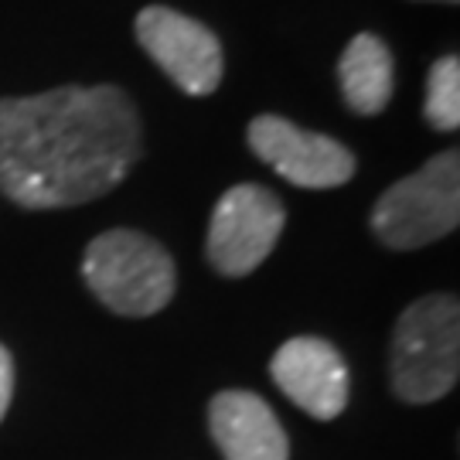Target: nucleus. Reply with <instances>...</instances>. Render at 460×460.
I'll return each mask as SVG.
<instances>
[{
    "label": "nucleus",
    "instance_id": "1",
    "mask_svg": "<svg viewBox=\"0 0 460 460\" xmlns=\"http://www.w3.org/2000/svg\"><path fill=\"white\" fill-rule=\"evenodd\" d=\"M140 154V113L119 85L0 99V195L21 208L49 212L110 195Z\"/></svg>",
    "mask_w": 460,
    "mask_h": 460
},
{
    "label": "nucleus",
    "instance_id": "2",
    "mask_svg": "<svg viewBox=\"0 0 460 460\" xmlns=\"http://www.w3.org/2000/svg\"><path fill=\"white\" fill-rule=\"evenodd\" d=\"M393 389L402 402H437L460 376V304L429 294L410 304L393 334Z\"/></svg>",
    "mask_w": 460,
    "mask_h": 460
},
{
    "label": "nucleus",
    "instance_id": "3",
    "mask_svg": "<svg viewBox=\"0 0 460 460\" xmlns=\"http://www.w3.org/2000/svg\"><path fill=\"white\" fill-rule=\"evenodd\" d=\"M89 290L123 317H150L164 311L178 287L174 260L157 239L133 229L96 235L83 256Z\"/></svg>",
    "mask_w": 460,
    "mask_h": 460
},
{
    "label": "nucleus",
    "instance_id": "4",
    "mask_svg": "<svg viewBox=\"0 0 460 460\" xmlns=\"http://www.w3.org/2000/svg\"><path fill=\"white\" fill-rule=\"evenodd\" d=\"M460 222V154H437L416 174L385 188L372 208V232L389 249H423Z\"/></svg>",
    "mask_w": 460,
    "mask_h": 460
},
{
    "label": "nucleus",
    "instance_id": "5",
    "mask_svg": "<svg viewBox=\"0 0 460 460\" xmlns=\"http://www.w3.org/2000/svg\"><path fill=\"white\" fill-rule=\"evenodd\" d=\"M287 226V208L263 184H235L218 198L205 252L222 277H249L273 252Z\"/></svg>",
    "mask_w": 460,
    "mask_h": 460
},
{
    "label": "nucleus",
    "instance_id": "6",
    "mask_svg": "<svg viewBox=\"0 0 460 460\" xmlns=\"http://www.w3.org/2000/svg\"><path fill=\"white\" fill-rule=\"evenodd\" d=\"M249 150L273 167L283 181L296 188H311V191H328L341 188L355 178V154L338 144L334 137L314 133L296 127L283 116H256L246 130Z\"/></svg>",
    "mask_w": 460,
    "mask_h": 460
},
{
    "label": "nucleus",
    "instance_id": "7",
    "mask_svg": "<svg viewBox=\"0 0 460 460\" xmlns=\"http://www.w3.org/2000/svg\"><path fill=\"white\" fill-rule=\"evenodd\" d=\"M137 41L188 96H208L222 83V41L195 17L161 4L144 7L137 14Z\"/></svg>",
    "mask_w": 460,
    "mask_h": 460
},
{
    "label": "nucleus",
    "instance_id": "8",
    "mask_svg": "<svg viewBox=\"0 0 460 460\" xmlns=\"http://www.w3.org/2000/svg\"><path fill=\"white\" fill-rule=\"evenodd\" d=\"M270 376L294 406L314 420H334L348 406V365L341 351L324 338H290L277 348Z\"/></svg>",
    "mask_w": 460,
    "mask_h": 460
},
{
    "label": "nucleus",
    "instance_id": "9",
    "mask_svg": "<svg viewBox=\"0 0 460 460\" xmlns=\"http://www.w3.org/2000/svg\"><path fill=\"white\" fill-rule=\"evenodd\" d=\"M208 427L226 460H287L290 440L270 402L246 389L218 393L208 406Z\"/></svg>",
    "mask_w": 460,
    "mask_h": 460
},
{
    "label": "nucleus",
    "instance_id": "10",
    "mask_svg": "<svg viewBox=\"0 0 460 460\" xmlns=\"http://www.w3.org/2000/svg\"><path fill=\"white\" fill-rule=\"evenodd\" d=\"M338 83L345 96L348 110L358 116H376L389 106L395 89V62L389 45L378 34H355L348 41L341 66H338Z\"/></svg>",
    "mask_w": 460,
    "mask_h": 460
},
{
    "label": "nucleus",
    "instance_id": "11",
    "mask_svg": "<svg viewBox=\"0 0 460 460\" xmlns=\"http://www.w3.org/2000/svg\"><path fill=\"white\" fill-rule=\"evenodd\" d=\"M423 116L433 130L454 133L460 127V58L444 55L429 68Z\"/></svg>",
    "mask_w": 460,
    "mask_h": 460
},
{
    "label": "nucleus",
    "instance_id": "12",
    "mask_svg": "<svg viewBox=\"0 0 460 460\" xmlns=\"http://www.w3.org/2000/svg\"><path fill=\"white\" fill-rule=\"evenodd\" d=\"M11 395H14V362H11V351L0 345V420L11 406Z\"/></svg>",
    "mask_w": 460,
    "mask_h": 460
},
{
    "label": "nucleus",
    "instance_id": "13",
    "mask_svg": "<svg viewBox=\"0 0 460 460\" xmlns=\"http://www.w3.org/2000/svg\"><path fill=\"white\" fill-rule=\"evenodd\" d=\"M444 4H457V0H444Z\"/></svg>",
    "mask_w": 460,
    "mask_h": 460
}]
</instances>
